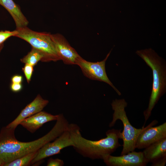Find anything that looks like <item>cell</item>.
Segmentation results:
<instances>
[{
	"label": "cell",
	"mask_w": 166,
	"mask_h": 166,
	"mask_svg": "<svg viewBox=\"0 0 166 166\" xmlns=\"http://www.w3.org/2000/svg\"><path fill=\"white\" fill-rule=\"evenodd\" d=\"M0 166H2V164L0 161Z\"/></svg>",
	"instance_id": "cell-24"
},
{
	"label": "cell",
	"mask_w": 166,
	"mask_h": 166,
	"mask_svg": "<svg viewBox=\"0 0 166 166\" xmlns=\"http://www.w3.org/2000/svg\"><path fill=\"white\" fill-rule=\"evenodd\" d=\"M49 103L48 100L43 99L38 94L31 102L22 109L17 117L6 127L15 129L24 119L42 111Z\"/></svg>",
	"instance_id": "cell-11"
},
{
	"label": "cell",
	"mask_w": 166,
	"mask_h": 166,
	"mask_svg": "<svg viewBox=\"0 0 166 166\" xmlns=\"http://www.w3.org/2000/svg\"><path fill=\"white\" fill-rule=\"evenodd\" d=\"M38 153V151L30 153L10 162L5 164L4 166H30Z\"/></svg>",
	"instance_id": "cell-16"
},
{
	"label": "cell",
	"mask_w": 166,
	"mask_h": 166,
	"mask_svg": "<svg viewBox=\"0 0 166 166\" xmlns=\"http://www.w3.org/2000/svg\"><path fill=\"white\" fill-rule=\"evenodd\" d=\"M18 33V31L16 30L13 31H0V45L3 44L4 42L10 37L15 36Z\"/></svg>",
	"instance_id": "cell-17"
},
{
	"label": "cell",
	"mask_w": 166,
	"mask_h": 166,
	"mask_svg": "<svg viewBox=\"0 0 166 166\" xmlns=\"http://www.w3.org/2000/svg\"><path fill=\"white\" fill-rule=\"evenodd\" d=\"M0 5L9 13L13 19L16 29L27 26L29 22L19 6L13 0H0Z\"/></svg>",
	"instance_id": "cell-13"
},
{
	"label": "cell",
	"mask_w": 166,
	"mask_h": 166,
	"mask_svg": "<svg viewBox=\"0 0 166 166\" xmlns=\"http://www.w3.org/2000/svg\"><path fill=\"white\" fill-rule=\"evenodd\" d=\"M69 124L63 114L58 115L55 125L46 135L34 141H20L16 138L15 129L2 127L0 131V161L2 166L30 153L38 151L46 144L53 140L68 128Z\"/></svg>",
	"instance_id": "cell-1"
},
{
	"label": "cell",
	"mask_w": 166,
	"mask_h": 166,
	"mask_svg": "<svg viewBox=\"0 0 166 166\" xmlns=\"http://www.w3.org/2000/svg\"><path fill=\"white\" fill-rule=\"evenodd\" d=\"M27 81L29 83L31 81V77L34 71L33 66L28 64H25L22 68Z\"/></svg>",
	"instance_id": "cell-18"
},
{
	"label": "cell",
	"mask_w": 166,
	"mask_h": 166,
	"mask_svg": "<svg viewBox=\"0 0 166 166\" xmlns=\"http://www.w3.org/2000/svg\"><path fill=\"white\" fill-rule=\"evenodd\" d=\"M64 165L63 160L58 159L50 158L47 162V166H62Z\"/></svg>",
	"instance_id": "cell-19"
},
{
	"label": "cell",
	"mask_w": 166,
	"mask_h": 166,
	"mask_svg": "<svg viewBox=\"0 0 166 166\" xmlns=\"http://www.w3.org/2000/svg\"><path fill=\"white\" fill-rule=\"evenodd\" d=\"M18 34L15 37L29 43L43 56L42 61H56L61 59L56 52L51 37V34L34 31L27 26L16 29Z\"/></svg>",
	"instance_id": "cell-5"
},
{
	"label": "cell",
	"mask_w": 166,
	"mask_h": 166,
	"mask_svg": "<svg viewBox=\"0 0 166 166\" xmlns=\"http://www.w3.org/2000/svg\"><path fill=\"white\" fill-rule=\"evenodd\" d=\"M58 117V115H53L41 111L23 120L20 124L31 133H34L45 123L56 121Z\"/></svg>",
	"instance_id": "cell-12"
},
{
	"label": "cell",
	"mask_w": 166,
	"mask_h": 166,
	"mask_svg": "<svg viewBox=\"0 0 166 166\" xmlns=\"http://www.w3.org/2000/svg\"><path fill=\"white\" fill-rule=\"evenodd\" d=\"M58 55L61 60L67 65H75L77 59L80 56L69 44L66 39L61 34H51Z\"/></svg>",
	"instance_id": "cell-10"
},
{
	"label": "cell",
	"mask_w": 166,
	"mask_h": 166,
	"mask_svg": "<svg viewBox=\"0 0 166 166\" xmlns=\"http://www.w3.org/2000/svg\"><path fill=\"white\" fill-rule=\"evenodd\" d=\"M43 58V56L41 53L32 48L31 50L21 59V61L25 64H28L34 66L39 61H42Z\"/></svg>",
	"instance_id": "cell-15"
},
{
	"label": "cell",
	"mask_w": 166,
	"mask_h": 166,
	"mask_svg": "<svg viewBox=\"0 0 166 166\" xmlns=\"http://www.w3.org/2000/svg\"><path fill=\"white\" fill-rule=\"evenodd\" d=\"M136 53L151 68L152 72L151 93L148 107L144 112L145 123L150 116L154 106L166 92V63L151 48L137 50Z\"/></svg>",
	"instance_id": "cell-3"
},
{
	"label": "cell",
	"mask_w": 166,
	"mask_h": 166,
	"mask_svg": "<svg viewBox=\"0 0 166 166\" xmlns=\"http://www.w3.org/2000/svg\"><path fill=\"white\" fill-rule=\"evenodd\" d=\"M145 148L143 152L148 163H152L166 156V138L151 144Z\"/></svg>",
	"instance_id": "cell-14"
},
{
	"label": "cell",
	"mask_w": 166,
	"mask_h": 166,
	"mask_svg": "<svg viewBox=\"0 0 166 166\" xmlns=\"http://www.w3.org/2000/svg\"><path fill=\"white\" fill-rule=\"evenodd\" d=\"M70 132L76 151L83 156L93 160L102 159L107 155H111L121 145V130L112 129L106 132V137L97 140H88L82 136L79 127L74 124H69Z\"/></svg>",
	"instance_id": "cell-2"
},
{
	"label": "cell",
	"mask_w": 166,
	"mask_h": 166,
	"mask_svg": "<svg viewBox=\"0 0 166 166\" xmlns=\"http://www.w3.org/2000/svg\"><path fill=\"white\" fill-rule=\"evenodd\" d=\"M111 105L114 112L112 121L109 126L110 127L113 126L118 120L122 122L123 130L121 132L120 139H122L123 144L121 155L126 154L135 150L139 135L147 126L142 128H136L131 124L125 111L128 104L124 99H116L113 101Z\"/></svg>",
	"instance_id": "cell-4"
},
{
	"label": "cell",
	"mask_w": 166,
	"mask_h": 166,
	"mask_svg": "<svg viewBox=\"0 0 166 166\" xmlns=\"http://www.w3.org/2000/svg\"><path fill=\"white\" fill-rule=\"evenodd\" d=\"M22 80V77L20 75H14L11 79L12 83H21Z\"/></svg>",
	"instance_id": "cell-22"
},
{
	"label": "cell",
	"mask_w": 166,
	"mask_h": 166,
	"mask_svg": "<svg viewBox=\"0 0 166 166\" xmlns=\"http://www.w3.org/2000/svg\"><path fill=\"white\" fill-rule=\"evenodd\" d=\"M51 142L45 144L38 151V154L32 161L31 165L60 153L61 151L64 148L73 146V142L68 127L53 142Z\"/></svg>",
	"instance_id": "cell-7"
},
{
	"label": "cell",
	"mask_w": 166,
	"mask_h": 166,
	"mask_svg": "<svg viewBox=\"0 0 166 166\" xmlns=\"http://www.w3.org/2000/svg\"><path fill=\"white\" fill-rule=\"evenodd\" d=\"M10 89L14 92H18L22 89V85L21 83H12L10 85Z\"/></svg>",
	"instance_id": "cell-21"
},
{
	"label": "cell",
	"mask_w": 166,
	"mask_h": 166,
	"mask_svg": "<svg viewBox=\"0 0 166 166\" xmlns=\"http://www.w3.org/2000/svg\"><path fill=\"white\" fill-rule=\"evenodd\" d=\"M157 122L156 120L153 121L140 133L136 141V148H145L151 144L166 138V123L154 127Z\"/></svg>",
	"instance_id": "cell-8"
},
{
	"label": "cell",
	"mask_w": 166,
	"mask_h": 166,
	"mask_svg": "<svg viewBox=\"0 0 166 166\" xmlns=\"http://www.w3.org/2000/svg\"><path fill=\"white\" fill-rule=\"evenodd\" d=\"M112 49L102 61L97 62L87 61L80 56L76 60L75 65L79 66L84 75L92 80L104 82L109 85L119 95L121 92L114 86L109 79L105 70L106 62L109 57Z\"/></svg>",
	"instance_id": "cell-6"
},
{
	"label": "cell",
	"mask_w": 166,
	"mask_h": 166,
	"mask_svg": "<svg viewBox=\"0 0 166 166\" xmlns=\"http://www.w3.org/2000/svg\"><path fill=\"white\" fill-rule=\"evenodd\" d=\"M3 47V44L0 45V52L1 51Z\"/></svg>",
	"instance_id": "cell-23"
},
{
	"label": "cell",
	"mask_w": 166,
	"mask_h": 166,
	"mask_svg": "<svg viewBox=\"0 0 166 166\" xmlns=\"http://www.w3.org/2000/svg\"><path fill=\"white\" fill-rule=\"evenodd\" d=\"M166 163V156L161 158L152 163V166H164Z\"/></svg>",
	"instance_id": "cell-20"
},
{
	"label": "cell",
	"mask_w": 166,
	"mask_h": 166,
	"mask_svg": "<svg viewBox=\"0 0 166 166\" xmlns=\"http://www.w3.org/2000/svg\"><path fill=\"white\" fill-rule=\"evenodd\" d=\"M102 159L109 166H145L148 163L143 152L134 151L120 156L107 155Z\"/></svg>",
	"instance_id": "cell-9"
}]
</instances>
